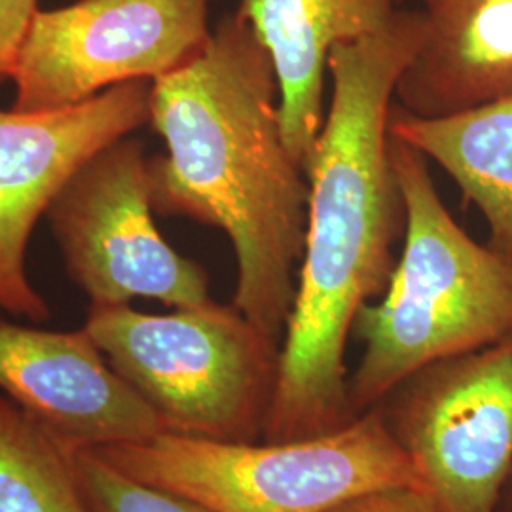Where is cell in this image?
<instances>
[{
	"mask_svg": "<svg viewBox=\"0 0 512 512\" xmlns=\"http://www.w3.org/2000/svg\"><path fill=\"white\" fill-rule=\"evenodd\" d=\"M421 35L420 10L399 8L380 33L330 52L332 95L306 164V245L262 440L319 437L359 418L344 355L357 313L384 294L397 266L393 249L404 239L406 203L387 118Z\"/></svg>",
	"mask_w": 512,
	"mask_h": 512,
	"instance_id": "1",
	"label": "cell"
},
{
	"mask_svg": "<svg viewBox=\"0 0 512 512\" xmlns=\"http://www.w3.org/2000/svg\"><path fill=\"white\" fill-rule=\"evenodd\" d=\"M154 213L219 228L238 258L234 306L283 344L302 262L310 184L283 139L272 57L236 12L202 54L152 82Z\"/></svg>",
	"mask_w": 512,
	"mask_h": 512,
	"instance_id": "2",
	"label": "cell"
},
{
	"mask_svg": "<svg viewBox=\"0 0 512 512\" xmlns=\"http://www.w3.org/2000/svg\"><path fill=\"white\" fill-rule=\"evenodd\" d=\"M406 203L403 253L378 304H365L353 330L363 357L348 378L361 416L420 368L512 336V256L480 245L459 226L418 148L389 135Z\"/></svg>",
	"mask_w": 512,
	"mask_h": 512,
	"instance_id": "3",
	"label": "cell"
},
{
	"mask_svg": "<svg viewBox=\"0 0 512 512\" xmlns=\"http://www.w3.org/2000/svg\"><path fill=\"white\" fill-rule=\"evenodd\" d=\"M84 330L165 433L258 442L274 401L279 349L232 304L154 315L90 306Z\"/></svg>",
	"mask_w": 512,
	"mask_h": 512,
	"instance_id": "4",
	"label": "cell"
},
{
	"mask_svg": "<svg viewBox=\"0 0 512 512\" xmlns=\"http://www.w3.org/2000/svg\"><path fill=\"white\" fill-rule=\"evenodd\" d=\"M93 450L124 475L211 512H327L368 490L423 488L378 406L310 439L226 442L162 433Z\"/></svg>",
	"mask_w": 512,
	"mask_h": 512,
	"instance_id": "5",
	"label": "cell"
},
{
	"mask_svg": "<svg viewBox=\"0 0 512 512\" xmlns=\"http://www.w3.org/2000/svg\"><path fill=\"white\" fill-rule=\"evenodd\" d=\"M152 213L148 158L137 139L101 148L61 188L46 215L90 306L148 298L179 310L211 302L202 264L162 238Z\"/></svg>",
	"mask_w": 512,
	"mask_h": 512,
	"instance_id": "6",
	"label": "cell"
},
{
	"mask_svg": "<svg viewBox=\"0 0 512 512\" xmlns=\"http://www.w3.org/2000/svg\"><path fill=\"white\" fill-rule=\"evenodd\" d=\"M378 408L444 512H497L512 475V336L423 366Z\"/></svg>",
	"mask_w": 512,
	"mask_h": 512,
	"instance_id": "7",
	"label": "cell"
},
{
	"mask_svg": "<svg viewBox=\"0 0 512 512\" xmlns=\"http://www.w3.org/2000/svg\"><path fill=\"white\" fill-rule=\"evenodd\" d=\"M209 0H76L38 8L12 82L19 112L69 109L131 80H158L211 40Z\"/></svg>",
	"mask_w": 512,
	"mask_h": 512,
	"instance_id": "8",
	"label": "cell"
},
{
	"mask_svg": "<svg viewBox=\"0 0 512 512\" xmlns=\"http://www.w3.org/2000/svg\"><path fill=\"white\" fill-rule=\"evenodd\" d=\"M150 93V80H131L69 109H0V310L50 321V306L27 275L35 224L80 165L148 124Z\"/></svg>",
	"mask_w": 512,
	"mask_h": 512,
	"instance_id": "9",
	"label": "cell"
},
{
	"mask_svg": "<svg viewBox=\"0 0 512 512\" xmlns=\"http://www.w3.org/2000/svg\"><path fill=\"white\" fill-rule=\"evenodd\" d=\"M0 393L76 446L105 448L165 433L84 327L61 332L0 319Z\"/></svg>",
	"mask_w": 512,
	"mask_h": 512,
	"instance_id": "10",
	"label": "cell"
},
{
	"mask_svg": "<svg viewBox=\"0 0 512 512\" xmlns=\"http://www.w3.org/2000/svg\"><path fill=\"white\" fill-rule=\"evenodd\" d=\"M399 4L401 0H239V16L272 57L283 139L304 171L327 116L332 48L380 33L399 12Z\"/></svg>",
	"mask_w": 512,
	"mask_h": 512,
	"instance_id": "11",
	"label": "cell"
},
{
	"mask_svg": "<svg viewBox=\"0 0 512 512\" xmlns=\"http://www.w3.org/2000/svg\"><path fill=\"white\" fill-rule=\"evenodd\" d=\"M420 12V48L395 105L437 118L512 93V0H421Z\"/></svg>",
	"mask_w": 512,
	"mask_h": 512,
	"instance_id": "12",
	"label": "cell"
},
{
	"mask_svg": "<svg viewBox=\"0 0 512 512\" xmlns=\"http://www.w3.org/2000/svg\"><path fill=\"white\" fill-rule=\"evenodd\" d=\"M387 133L442 167L482 213L488 245L512 256V93L437 118L393 103Z\"/></svg>",
	"mask_w": 512,
	"mask_h": 512,
	"instance_id": "13",
	"label": "cell"
},
{
	"mask_svg": "<svg viewBox=\"0 0 512 512\" xmlns=\"http://www.w3.org/2000/svg\"><path fill=\"white\" fill-rule=\"evenodd\" d=\"M74 450L0 393V512H90Z\"/></svg>",
	"mask_w": 512,
	"mask_h": 512,
	"instance_id": "14",
	"label": "cell"
},
{
	"mask_svg": "<svg viewBox=\"0 0 512 512\" xmlns=\"http://www.w3.org/2000/svg\"><path fill=\"white\" fill-rule=\"evenodd\" d=\"M74 461L90 512H211L188 497L124 475L93 448L76 446Z\"/></svg>",
	"mask_w": 512,
	"mask_h": 512,
	"instance_id": "15",
	"label": "cell"
},
{
	"mask_svg": "<svg viewBox=\"0 0 512 512\" xmlns=\"http://www.w3.org/2000/svg\"><path fill=\"white\" fill-rule=\"evenodd\" d=\"M327 512H444L421 486H387L349 497Z\"/></svg>",
	"mask_w": 512,
	"mask_h": 512,
	"instance_id": "16",
	"label": "cell"
},
{
	"mask_svg": "<svg viewBox=\"0 0 512 512\" xmlns=\"http://www.w3.org/2000/svg\"><path fill=\"white\" fill-rule=\"evenodd\" d=\"M38 12V0H0V86L12 78L19 46Z\"/></svg>",
	"mask_w": 512,
	"mask_h": 512,
	"instance_id": "17",
	"label": "cell"
},
{
	"mask_svg": "<svg viewBox=\"0 0 512 512\" xmlns=\"http://www.w3.org/2000/svg\"><path fill=\"white\" fill-rule=\"evenodd\" d=\"M497 512H512V475L507 482V488L503 492L501 497V505H499V511Z\"/></svg>",
	"mask_w": 512,
	"mask_h": 512,
	"instance_id": "18",
	"label": "cell"
},
{
	"mask_svg": "<svg viewBox=\"0 0 512 512\" xmlns=\"http://www.w3.org/2000/svg\"><path fill=\"white\" fill-rule=\"evenodd\" d=\"M401 2H403V0H401Z\"/></svg>",
	"mask_w": 512,
	"mask_h": 512,
	"instance_id": "19",
	"label": "cell"
}]
</instances>
